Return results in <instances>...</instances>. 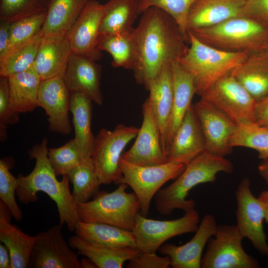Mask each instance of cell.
Returning a JSON list of instances; mask_svg holds the SVG:
<instances>
[{"mask_svg":"<svg viewBox=\"0 0 268 268\" xmlns=\"http://www.w3.org/2000/svg\"><path fill=\"white\" fill-rule=\"evenodd\" d=\"M141 14L132 31L136 56L132 70L136 82L147 90L163 67L179 60L188 46L177 24L167 13L151 7Z\"/></svg>","mask_w":268,"mask_h":268,"instance_id":"6da1fadb","label":"cell"},{"mask_svg":"<svg viewBox=\"0 0 268 268\" xmlns=\"http://www.w3.org/2000/svg\"><path fill=\"white\" fill-rule=\"evenodd\" d=\"M48 140L44 138L40 144L29 150V156L35 160V165L30 173L17 178L18 187L16 195L24 204L38 200L37 193H46L57 205L60 225L66 224L69 231H75L79 220L76 207L69 188L67 175L59 181L48 159Z\"/></svg>","mask_w":268,"mask_h":268,"instance_id":"7a4b0ae2","label":"cell"},{"mask_svg":"<svg viewBox=\"0 0 268 268\" xmlns=\"http://www.w3.org/2000/svg\"><path fill=\"white\" fill-rule=\"evenodd\" d=\"M234 166L225 158L204 151L186 165L183 172L155 196V207L161 215H170L175 209L185 212L195 209L196 202L188 200L189 192L200 184L213 183L219 172L231 174Z\"/></svg>","mask_w":268,"mask_h":268,"instance_id":"3957f363","label":"cell"},{"mask_svg":"<svg viewBox=\"0 0 268 268\" xmlns=\"http://www.w3.org/2000/svg\"><path fill=\"white\" fill-rule=\"evenodd\" d=\"M188 33L190 46L179 62L191 75L196 94L201 96L215 81L230 73L248 54L217 49Z\"/></svg>","mask_w":268,"mask_h":268,"instance_id":"277c9868","label":"cell"},{"mask_svg":"<svg viewBox=\"0 0 268 268\" xmlns=\"http://www.w3.org/2000/svg\"><path fill=\"white\" fill-rule=\"evenodd\" d=\"M188 32L217 49L247 54L260 51L268 38V28L247 16L233 17L213 26Z\"/></svg>","mask_w":268,"mask_h":268,"instance_id":"5b68a950","label":"cell"},{"mask_svg":"<svg viewBox=\"0 0 268 268\" xmlns=\"http://www.w3.org/2000/svg\"><path fill=\"white\" fill-rule=\"evenodd\" d=\"M129 186L119 184L112 192L99 191L93 199L77 205L79 220L110 224L132 231L140 205L135 194L127 193Z\"/></svg>","mask_w":268,"mask_h":268,"instance_id":"8992f818","label":"cell"},{"mask_svg":"<svg viewBox=\"0 0 268 268\" xmlns=\"http://www.w3.org/2000/svg\"><path fill=\"white\" fill-rule=\"evenodd\" d=\"M139 128L117 125L109 130L102 128L95 138L91 158L101 184H119L122 177L120 161L127 145L135 138Z\"/></svg>","mask_w":268,"mask_h":268,"instance_id":"52a82bcc","label":"cell"},{"mask_svg":"<svg viewBox=\"0 0 268 268\" xmlns=\"http://www.w3.org/2000/svg\"><path fill=\"white\" fill-rule=\"evenodd\" d=\"M120 166L122 177L119 184L124 183L133 189L139 203L140 213L146 216L153 197L165 183L176 179L186 165L165 162L157 165L141 166L121 157Z\"/></svg>","mask_w":268,"mask_h":268,"instance_id":"ba28073f","label":"cell"},{"mask_svg":"<svg viewBox=\"0 0 268 268\" xmlns=\"http://www.w3.org/2000/svg\"><path fill=\"white\" fill-rule=\"evenodd\" d=\"M244 237L236 225H217L201 260L202 268H258L260 265L242 246Z\"/></svg>","mask_w":268,"mask_h":268,"instance_id":"9c48e42d","label":"cell"},{"mask_svg":"<svg viewBox=\"0 0 268 268\" xmlns=\"http://www.w3.org/2000/svg\"><path fill=\"white\" fill-rule=\"evenodd\" d=\"M200 223V215L195 209L185 212L182 217L171 220L147 218L137 214L132 230L136 247L144 253H156L168 240L186 233L196 232Z\"/></svg>","mask_w":268,"mask_h":268,"instance_id":"30bf717a","label":"cell"},{"mask_svg":"<svg viewBox=\"0 0 268 268\" xmlns=\"http://www.w3.org/2000/svg\"><path fill=\"white\" fill-rule=\"evenodd\" d=\"M200 97L224 112L237 125L255 122L257 102L231 73L215 81Z\"/></svg>","mask_w":268,"mask_h":268,"instance_id":"8fae6325","label":"cell"},{"mask_svg":"<svg viewBox=\"0 0 268 268\" xmlns=\"http://www.w3.org/2000/svg\"><path fill=\"white\" fill-rule=\"evenodd\" d=\"M237 202L236 226L241 234L249 239L259 253L268 257V244L263 222L265 213L258 198L252 194L250 179H242L235 192Z\"/></svg>","mask_w":268,"mask_h":268,"instance_id":"7c38bea8","label":"cell"},{"mask_svg":"<svg viewBox=\"0 0 268 268\" xmlns=\"http://www.w3.org/2000/svg\"><path fill=\"white\" fill-rule=\"evenodd\" d=\"M62 226L55 225L35 236L29 267L82 268L75 252L65 240Z\"/></svg>","mask_w":268,"mask_h":268,"instance_id":"4fadbf2b","label":"cell"},{"mask_svg":"<svg viewBox=\"0 0 268 268\" xmlns=\"http://www.w3.org/2000/svg\"><path fill=\"white\" fill-rule=\"evenodd\" d=\"M205 143V150L225 157L233 147L230 139L237 125L222 111L208 101L200 99L194 105Z\"/></svg>","mask_w":268,"mask_h":268,"instance_id":"5bb4252c","label":"cell"},{"mask_svg":"<svg viewBox=\"0 0 268 268\" xmlns=\"http://www.w3.org/2000/svg\"><path fill=\"white\" fill-rule=\"evenodd\" d=\"M143 120L132 146L123 153L124 160L138 165L154 166L166 162L159 129L147 98L142 106Z\"/></svg>","mask_w":268,"mask_h":268,"instance_id":"9a60e30c","label":"cell"},{"mask_svg":"<svg viewBox=\"0 0 268 268\" xmlns=\"http://www.w3.org/2000/svg\"><path fill=\"white\" fill-rule=\"evenodd\" d=\"M70 92L62 76L41 80L37 104L48 117L49 130L67 135L71 132L68 117Z\"/></svg>","mask_w":268,"mask_h":268,"instance_id":"2e32d148","label":"cell"},{"mask_svg":"<svg viewBox=\"0 0 268 268\" xmlns=\"http://www.w3.org/2000/svg\"><path fill=\"white\" fill-rule=\"evenodd\" d=\"M104 4L90 0L67 35L72 52L96 61L102 57L97 49Z\"/></svg>","mask_w":268,"mask_h":268,"instance_id":"e0dca14e","label":"cell"},{"mask_svg":"<svg viewBox=\"0 0 268 268\" xmlns=\"http://www.w3.org/2000/svg\"><path fill=\"white\" fill-rule=\"evenodd\" d=\"M101 71V66L95 61L72 52L63 78L70 92L82 93L101 106L103 103L100 87Z\"/></svg>","mask_w":268,"mask_h":268,"instance_id":"ac0fdd59","label":"cell"},{"mask_svg":"<svg viewBox=\"0 0 268 268\" xmlns=\"http://www.w3.org/2000/svg\"><path fill=\"white\" fill-rule=\"evenodd\" d=\"M204 151L203 135L192 104L171 140L166 154V162L186 165Z\"/></svg>","mask_w":268,"mask_h":268,"instance_id":"d6986e66","label":"cell"},{"mask_svg":"<svg viewBox=\"0 0 268 268\" xmlns=\"http://www.w3.org/2000/svg\"><path fill=\"white\" fill-rule=\"evenodd\" d=\"M217 227L214 216L205 214L190 241L181 246L163 244L159 252L169 257L171 267L173 268H200L203 250L210 237L214 234Z\"/></svg>","mask_w":268,"mask_h":268,"instance_id":"ffe728a7","label":"cell"},{"mask_svg":"<svg viewBox=\"0 0 268 268\" xmlns=\"http://www.w3.org/2000/svg\"><path fill=\"white\" fill-rule=\"evenodd\" d=\"M147 98L159 129L161 145L165 156L173 100L171 63L167 64L151 83Z\"/></svg>","mask_w":268,"mask_h":268,"instance_id":"44dd1931","label":"cell"},{"mask_svg":"<svg viewBox=\"0 0 268 268\" xmlns=\"http://www.w3.org/2000/svg\"><path fill=\"white\" fill-rule=\"evenodd\" d=\"M245 3L246 0H196L188 13V32L244 16Z\"/></svg>","mask_w":268,"mask_h":268,"instance_id":"7402d4cb","label":"cell"},{"mask_svg":"<svg viewBox=\"0 0 268 268\" xmlns=\"http://www.w3.org/2000/svg\"><path fill=\"white\" fill-rule=\"evenodd\" d=\"M71 53L67 35L43 36L33 67L41 80L63 76Z\"/></svg>","mask_w":268,"mask_h":268,"instance_id":"603a6c76","label":"cell"},{"mask_svg":"<svg viewBox=\"0 0 268 268\" xmlns=\"http://www.w3.org/2000/svg\"><path fill=\"white\" fill-rule=\"evenodd\" d=\"M12 216L7 206L0 202V241L8 248L11 258V268L29 267L35 236L24 233L10 223Z\"/></svg>","mask_w":268,"mask_h":268,"instance_id":"cb8c5ba5","label":"cell"},{"mask_svg":"<svg viewBox=\"0 0 268 268\" xmlns=\"http://www.w3.org/2000/svg\"><path fill=\"white\" fill-rule=\"evenodd\" d=\"M231 74L257 103L268 96V57L260 51L248 54Z\"/></svg>","mask_w":268,"mask_h":268,"instance_id":"d4e9b609","label":"cell"},{"mask_svg":"<svg viewBox=\"0 0 268 268\" xmlns=\"http://www.w3.org/2000/svg\"><path fill=\"white\" fill-rule=\"evenodd\" d=\"M69 246L91 260L99 268H121L124 263L140 256L137 247L114 248L89 242L76 234L68 239Z\"/></svg>","mask_w":268,"mask_h":268,"instance_id":"484cf974","label":"cell"},{"mask_svg":"<svg viewBox=\"0 0 268 268\" xmlns=\"http://www.w3.org/2000/svg\"><path fill=\"white\" fill-rule=\"evenodd\" d=\"M171 67L173 100L165 156L175 133L192 105L191 101L194 95L196 94L195 85L191 75L183 68L179 60L172 61Z\"/></svg>","mask_w":268,"mask_h":268,"instance_id":"4316f807","label":"cell"},{"mask_svg":"<svg viewBox=\"0 0 268 268\" xmlns=\"http://www.w3.org/2000/svg\"><path fill=\"white\" fill-rule=\"evenodd\" d=\"M75 234L89 242L114 248L136 247L132 231L114 225L78 220Z\"/></svg>","mask_w":268,"mask_h":268,"instance_id":"83f0119b","label":"cell"},{"mask_svg":"<svg viewBox=\"0 0 268 268\" xmlns=\"http://www.w3.org/2000/svg\"><path fill=\"white\" fill-rule=\"evenodd\" d=\"M92 101L79 92H70L69 111L72 115L74 139L81 152L86 158H91L95 141L91 132Z\"/></svg>","mask_w":268,"mask_h":268,"instance_id":"f1b7e54d","label":"cell"},{"mask_svg":"<svg viewBox=\"0 0 268 268\" xmlns=\"http://www.w3.org/2000/svg\"><path fill=\"white\" fill-rule=\"evenodd\" d=\"M89 0H51L43 35H67Z\"/></svg>","mask_w":268,"mask_h":268,"instance_id":"f546056e","label":"cell"},{"mask_svg":"<svg viewBox=\"0 0 268 268\" xmlns=\"http://www.w3.org/2000/svg\"><path fill=\"white\" fill-rule=\"evenodd\" d=\"M10 101L12 108L18 112L33 111L37 107L39 87L41 80L32 68L7 77Z\"/></svg>","mask_w":268,"mask_h":268,"instance_id":"4dcf8cb0","label":"cell"},{"mask_svg":"<svg viewBox=\"0 0 268 268\" xmlns=\"http://www.w3.org/2000/svg\"><path fill=\"white\" fill-rule=\"evenodd\" d=\"M138 15V0H109L104 4L99 35L131 32Z\"/></svg>","mask_w":268,"mask_h":268,"instance_id":"1f68e13d","label":"cell"},{"mask_svg":"<svg viewBox=\"0 0 268 268\" xmlns=\"http://www.w3.org/2000/svg\"><path fill=\"white\" fill-rule=\"evenodd\" d=\"M132 31L129 33L99 35L97 42V49L110 54L112 58L113 67L131 70L134 68L136 56Z\"/></svg>","mask_w":268,"mask_h":268,"instance_id":"d6a6232c","label":"cell"},{"mask_svg":"<svg viewBox=\"0 0 268 268\" xmlns=\"http://www.w3.org/2000/svg\"><path fill=\"white\" fill-rule=\"evenodd\" d=\"M67 176L72 185L71 194L76 205L87 202L99 192L101 184L91 157L73 168Z\"/></svg>","mask_w":268,"mask_h":268,"instance_id":"836d02e7","label":"cell"},{"mask_svg":"<svg viewBox=\"0 0 268 268\" xmlns=\"http://www.w3.org/2000/svg\"><path fill=\"white\" fill-rule=\"evenodd\" d=\"M43 36L41 31L32 39L0 59V76L7 77L32 68Z\"/></svg>","mask_w":268,"mask_h":268,"instance_id":"e575fe53","label":"cell"},{"mask_svg":"<svg viewBox=\"0 0 268 268\" xmlns=\"http://www.w3.org/2000/svg\"><path fill=\"white\" fill-rule=\"evenodd\" d=\"M234 147L253 149L262 160L268 159V128L255 122L237 125L230 141Z\"/></svg>","mask_w":268,"mask_h":268,"instance_id":"d590c367","label":"cell"},{"mask_svg":"<svg viewBox=\"0 0 268 268\" xmlns=\"http://www.w3.org/2000/svg\"><path fill=\"white\" fill-rule=\"evenodd\" d=\"M196 0H138L139 14L151 7L159 8L170 15L177 24L187 43V20L190 9Z\"/></svg>","mask_w":268,"mask_h":268,"instance_id":"8d00e7d4","label":"cell"},{"mask_svg":"<svg viewBox=\"0 0 268 268\" xmlns=\"http://www.w3.org/2000/svg\"><path fill=\"white\" fill-rule=\"evenodd\" d=\"M48 156L56 175L62 176L67 175L73 168L87 159L74 138L60 147L48 149Z\"/></svg>","mask_w":268,"mask_h":268,"instance_id":"74e56055","label":"cell"},{"mask_svg":"<svg viewBox=\"0 0 268 268\" xmlns=\"http://www.w3.org/2000/svg\"><path fill=\"white\" fill-rule=\"evenodd\" d=\"M51 0H0V20L10 23L47 12Z\"/></svg>","mask_w":268,"mask_h":268,"instance_id":"f35d334b","label":"cell"},{"mask_svg":"<svg viewBox=\"0 0 268 268\" xmlns=\"http://www.w3.org/2000/svg\"><path fill=\"white\" fill-rule=\"evenodd\" d=\"M46 13L33 15L11 23L10 42L6 55L32 39L42 30Z\"/></svg>","mask_w":268,"mask_h":268,"instance_id":"ab89813d","label":"cell"},{"mask_svg":"<svg viewBox=\"0 0 268 268\" xmlns=\"http://www.w3.org/2000/svg\"><path fill=\"white\" fill-rule=\"evenodd\" d=\"M17 178L9 171V165L4 159L0 160V198L8 207L15 220L22 219L23 214L17 205L15 195L18 187Z\"/></svg>","mask_w":268,"mask_h":268,"instance_id":"60d3db41","label":"cell"},{"mask_svg":"<svg viewBox=\"0 0 268 268\" xmlns=\"http://www.w3.org/2000/svg\"><path fill=\"white\" fill-rule=\"evenodd\" d=\"M19 113L12 108L9 97L7 77H0V137L1 141L5 140L6 129L9 125H13L19 121Z\"/></svg>","mask_w":268,"mask_h":268,"instance_id":"b9f144b4","label":"cell"},{"mask_svg":"<svg viewBox=\"0 0 268 268\" xmlns=\"http://www.w3.org/2000/svg\"><path fill=\"white\" fill-rule=\"evenodd\" d=\"M171 260L169 256L161 257L156 253L142 252L138 257L129 261L128 268H169Z\"/></svg>","mask_w":268,"mask_h":268,"instance_id":"7bdbcfd3","label":"cell"},{"mask_svg":"<svg viewBox=\"0 0 268 268\" xmlns=\"http://www.w3.org/2000/svg\"><path fill=\"white\" fill-rule=\"evenodd\" d=\"M244 15L268 28V0H246Z\"/></svg>","mask_w":268,"mask_h":268,"instance_id":"ee69618b","label":"cell"},{"mask_svg":"<svg viewBox=\"0 0 268 268\" xmlns=\"http://www.w3.org/2000/svg\"><path fill=\"white\" fill-rule=\"evenodd\" d=\"M11 23L4 20L0 22V59L7 53L10 38Z\"/></svg>","mask_w":268,"mask_h":268,"instance_id":"f6af8a7d","label":"cell"},{"mask_svg":"<svg viewBox=\"0 0 268 268\" xmlns=\"http://www.w3.org/2000/svg\"><path fill=\"white\" fill-rule=\"evenodd\" d=\"M255 120L260 126L268 127V96L256 103Z\"/></svg>","mask_w":268,"mask_h":268,"instance_id":"bcb514c9","label":"cell"},{"mask_svg":"<svg viewBox=\"0 0 268 268\" xmlns=\"http://www.w3.org/2000/svg\"><path fill=\"white\" fill-rule=\"evenodd\" d=\"M0 268H11V258L9 250L2 243L0 244Z\"/></svg>","mask_w":268,"mask_h":268,"instance_id":"7dc6e473","label":"cell"},{"mask_svg":"<svg viewBox=\"0 0 268 268\" xmlns=\"http://www.w3.org/2000/svg\"><path fill=\"white\" fill-rule=\"evenodd\" d=\"M258 198L263 207L265 213V220L268 224V190L262 192Z\"/></svg>","mask_w":268,"mask_h":268,"instance_id":"c3c4849f","label":"cell"},{"mask_svg":"<svg viewBox=\"0 0 268 268\" xmlns=\"http://www.w3.org/2000/svg\"><path fill=\"white\" fill-rule=\"evenodd\" d=\"M258 169L260 175L268 185V159L262 160Z\"/></svg>","mask_w":268,"mask_h":268,"instance_id":"681fc988","label":"cell"},{"mask_svg":"<svg viewBox=\"0 0 268 268\" xmlns=\"http://www.w3.org/2000/svg\"><path fill=\"white\" fill-rule=\"evenodd\" d=\"M82 268H97L96 265L89 259L86 258L82 259L81 261Z\"/></svg>","mask_w":268,"mask_h":268,"instance_id":"f907efd6","label":"cell"},{"mask_svg":"<svg viewBox=\"0 0 268 268\" xmlns=\"http://www.w3.org/2000/svg\"><path fill=\"white\" fill-rule=\"evenodd\" d=\"M260 51L268 57V38Z\"/></svg>","mask_w":268,"mask_h":268,"instance_id":"816d5d0a","label":"cell"},{"mask_svg":"<svg viewBox=\"0 0 268 268\" xmlns=\"http://www.w3.org/2000/svg\"></svg>","mask_w":268,"mask_h":268,"instance_id":"f5cc1de1","label":"cell"}]
</instances>
